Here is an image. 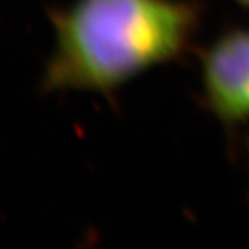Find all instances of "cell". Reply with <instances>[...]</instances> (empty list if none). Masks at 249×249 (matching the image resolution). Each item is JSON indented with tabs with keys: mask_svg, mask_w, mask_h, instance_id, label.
<instances>
[{
	"mask_svg": "<svg viewBox=\"0 0 249 249\" xmlns=\"http://www.w3.org/2000/svg\"><path fill=\"white\" fill-rule=\"evenodd\" d=\"M234 1H235V3H238L241 7L249 10V0H234Z\"/></svg>",
	"mask_w": 249,
	"mask_h": 249,
	"instance_id": "3957f363",
	"label": "cell"
},
{
	"mask_svg": "<svg viewBox=\"0 0 249 249\" xmlns=\"http://www.w3.org/2000/svg\"><path fill=\"white\" fill-rule=\"evenodd\" d=\"M247 154H248V166H249V136H248V140H247Z\"/></svg>",
	"mask_w": 249,
	"mask_h": 249,
	"instance_id": "277c9868",
	"label": "cell"
},
{
	"mask_svg": "<svg viewBox=\"0 0 249 249\" xmlns=\"http://www.w3.org/2000/svg\"><path fill=\"white\" fill-rule=\"evenodd\" d=\"M202 16L196 0H73L52 9L54 47L40 89L89 91L114 101L144 72L184 60Z\"/></svg>",
	"mask_w": 249,
	"mask_h": 249,
	"instance_id": "6da1fadb",
	"label": "cell"
},
{
	"mask_svg": "<svg viewBox=\"0 0 249 249\" xmlns=\"http://www.w3.org/2000/svg\"><path fill=\"white\" fill-rule=\"evenodd\" d=\"M201 104L230 140L249 124V27H229L199 54Z\"/></svg>",
	"mask_w": 249,
	"mask_h": 249,
	"instance_id": "7a4b0ae2",
	"label": "cell"
}]
</instances>
